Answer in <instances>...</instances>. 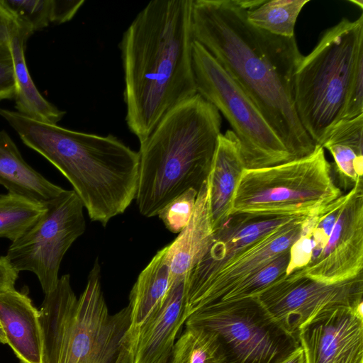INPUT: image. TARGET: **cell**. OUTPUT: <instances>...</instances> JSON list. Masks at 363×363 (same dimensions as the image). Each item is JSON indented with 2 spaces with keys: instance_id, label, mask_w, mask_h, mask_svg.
<instances>
[{
  "instance_id": "ba28073f",
  "label": "cell",
  "mask_w": 363,
  "mask_h": 363,
  "mask_svg": "<svg viewBox=\"0 0 363 363\" xmlns=\"http://www.w3.org/2000/svg\"><path fill=\"white\" fill-rule=\"evenodd\" d=\"M322 146L308 155L277 165L245 169L232 213L259 217L307 216L342 194Z\"/></svg>"
},
{
  "instance_id": "f546056e",
  "label": "cell",
  "mask_w": 363,
  "mask_h": 363,
  "mask_svg": "<svg viewBox=\"0 0 363 363\" xmlns=\"http://www.w3.org/2000/svg\"><path fill=\"white\" fill-rule=\"evenodd\" d=\"M362 114H363V56L359 59L356 66L342 119H352Z\"/></svg>"
},
{
  "instance_id": "9c48e42d",
  "label": "cell",
  "mask_w": 363,
  "mask_h": 363,
  "mask_svg": "<svg viewBox=\"0 0 363 363\" xmlns=\"http://www.w3.org/2000/svg\"><path fill=\"white\" fill-rule=\"evenodd\" d=\"M192 58L197 94L228 121L239 141L245 169L268 167L295 160L255 104L196 40Z\"/></svg>"
},
{
  "instance_id": "5bb4252c",
  "label": "cell",
  "mask_w": 363,
  "mask_h": 363,
  "mask_svg": "<svg viewBox=\"0 0 363 363\" xmlns=\"http://www.w3.org/2000/svg\"><path fill=\"white\" fill-rule=\"evenodd\" d=\"M296 337L306 363H363V305L326 308Z\"/></svg>"
},
{
  "instance_id": "83f0119b",
  "label": "cell",
  "mask_w": 363,
  "mask_h": 363,
  "mask_svg": "<svg viewBox=\"0 0 363 363\" xmlns=\"http://www.w3.org/2000/svg\"><path fill=\"white\" fill-rule=\"evenodd\" d=\"M289 258V250L230 290L217 302L258 296L276 282L286 277Z\"/></svg>"
},
{
  "instance_id": "44dd1931",
  "label": "cell",
  "mask_w": 363,
  "mask_h": 363,
  "mask_svg": "<svg viewBox=\"0 0 363 363\" xmlns=\"http://www.w3.org/2000/svg\"><path fill=\"white\" fill-rule=\"evenodd\" d=\"M333 158L340 189L347 191L363 175V114L339 121L321 145Z\"/></svg>"
},
{
  "instance_id": "ffe728a7",
  "label": "cell",
  "mask_w": 363,
  "mask_h": 363,
  "mask_svg": "<svg viewBox=\"0 0 363 363\" xmlns=\"http://www.w3.org/2000/svg\"><path fill=\"white\" fill-rule=\"evenodd\" d=\"M0 184L9 192L44 204L65 190L31 167L4 130L0 131Z\"/></svg>"
},
{
  "instance_id": "8fae6325",
  "label": "cell",
  "mask_w": 363,
  "mask_h": 363,
  "mask_svg": "<svg viewBox=\"0 0 363 363\" xmlns=\"http://www.w3.org/2000/svg\"><path fill=\"white\" fill-rule=\"evenodd\" d=\"M37 221L10 245L5 256L18 272L34 273L45 294L57 286L62 258L85 230L84 205L74 190H64L45 203Z\"/></svg>"
},
{
  "instance_id": "e0dca14e",
  "label": "cell",
  "mask_w": 363,
  "mask_h": 363,
  "mask_svg": "<svg viewBox=\"0 0 363 363\" xmlns=\"http://www.w3.org/2000/svg\"><path fill=\"white\" fill-rule=\"evenodd\" d=\"M213 238L207 179L198 192L189 222L179 235L164 247L172 284L187 279L192 269L207 253Z\"/></svg>"
},
{
  "instance_id": "2e32d148",
  "label": "cell",
  "mask_w": 363,
  "mask_h": 363,
  "mask_svg": "<svg viewBox=\"0 0 363 363\" xmlns=\"http://www.w3.org/2000/svg\"><path fill=\"white\" fill-rule=\"evenodd\" d=\"M186 280L172 284L163 301L138 328L133 363H159L170 357L177 336L186 320Z\"/></svg>"
},
{
  "instance_id": "7c38bea8",
  "label": "cell",
  "mask_w": 363,
  "mask_h": 363,
  "mask_svg": "<svg viewBox=\"0 0 363 363\" xmlns=\"http://www.w3.org/2000/svg\"><path fill=\"white\" fill-rule=\"evenodd\" d=\"M257 297L269 313L296 336L303 325L326 308L362 306L363 274L335 284L308 277H284Z\"/></svg>"
},
{
  "instance_id": "d4e9b609",
  "label": "cell",
  "mask_w": 363,
  "mask_h": 363,
  "mask_svg": "<svg viewBox=\"0 0 363 363\" xmlns=\"http://www.w3.org/2000/svg\"><path fill=\"white\" fill-rule=\"evenodd\" d=\"M169 363H225V357L213 333L201 327L185 325L172 347Z\"/></svg>"
},
{
  "instance_id": "484cf974",
  "label": "cell",
  "mask_w": 363,
  "mask_h": 363,
  "mask_svg": "<svg viewBox=\"0 0 363 363\" xmlns=\"http://www.w3.org/2000/svg\"><path fill=\"white\" fill-rule=\"evenodd\" d=\"M310 0H269L247 11V20L252 26L273 35L292 38L296 20Z\"/></svg>"
},
{
  "instance_id": "277c9868",
  "label": "cell",
  "mask_w": 363,
  "mask_h": 363,
  "mask_svg": "<svg viewBox=\"0 0 363 363\" xmlns=\"http://www.w3.org/2000/svg\"><path fill=\"white\" fill-rule=\"evenodd\" d=\"M220 113L199 94L160 121L140 144L136 201L146 217L207 180L221 133Z\"/></svg>"
},
{
  "instance_id": "74e56055",
  "label": "cell",
  "mask_w": 363,
  "mask_h": 363,
  "mask_svg": "<svg viewBox=\"0 0 363 363\" xmlns=\"http://www.w3.org/2000/svg\"><path fill=\"white\" fill-rule=\"evenodd\" d=\"M171 356V355H170ZM170 357L168 358H166L165 359L160 362L159 363H169Z\"/></svg>"
},
{
  "instance_id": "3957f363",
  "label": "cell",
  "mask_w": 363,
  "mask_h": 363,
  "mask_svg": "<svg viewBox=\"0 0 363 363\" xmlns=\"http://www.w3.org/2000/svg\"><path fill=\"white\" fill-rule=\"evenodd\" d=\"M0 116L67 179L91 220L106 226L135 198L139 153L116 136L74 131L1 108Z\"/></svg>"
},
{
  "instance_id": "4316f807",
  "label": "cell",
  "mask_w": 363,
  "mask_h": 363,
  "mask_svg": "<svg viewBox=\"0 0 363 363\" xmlns=\"http://www.w3.org/2000/svg\"><path fill=\"white\" fill-rule=\"evenodd\" d=\"M45 204L12 192L0 195V238L13 242L44 213Z\"/></svg>"
},
{
  "instance_id": "836d02e7",
  "label": "cell",
  "mask_w": 363,
  "mask_h": 363,
  "mask_svg": "<svg viewBox=\"0 0 363 363\" xmlns=\"http://www.w3.org/2000/svg\"><path fill=\"white\" fill-rule=\"evenodd\" d=\"M281 363H306V359L303 351L299 346Z\"/></svg>"
},
{
  "instance_id": "4fadbf2b",
  "label": "cell",
  "mask_w": 363,
  "mask_h": 363,
  "mask_svg": "<svg viewBox=\"0 0 363 363\" xmlns=\"http://www.w3.org/2000/svg\"><path fill=\"white\" fill-rule=\"evenodd\" d=\"M301 216L266 234L228 259L194 290L184 294L186 319L197 311L218 301L276 258L289 251L298 239Z\"/></svg>"
},
{
  "instance_id": "5b68a950",
  "label": "cell",
  "mask_w": 363,
  "mask_h": 363,
  "mask_svg": "<svg viewBox=\"0 0 363 363\" xmlns=\"http://www.w3.org/2000/svg\"><path fill=\"white\" fill-rule=\"evenodd\" d=\"M100 272L96 259L78 298L68 274L45 295L39 311L43 363H133L135 335L128 333L130 308L109 313Z\"/></svg>"
},
{
  "instance_id": "e575fe53",
  "label": "cell",
  "mask_w": 363,
  "mask_h": 363,
  "mask_svg": "<svg viewBox=\"0 0 363 363\" xmlns=\"http://www.w3.org/2000/svg\"><path fill=\"white\" fill-rule=\"evenodd\" d=\"M265 0H235L236 3L246 11H250L261 5Z\"/></svg>"
},
{
  "instance_id": "f1b7e54d",
  "label": "cell",
  "mask_w": 363,
  "mask_h": 363,
  "mask_svg": "<svg viewBox=\"0 0 363 363\" xmlns=\"http://www.w3.org/2000/svg\"><path fill=\"white\" fill-rule=\"evenodd\" d=\"M198 191L189 189L168 203L157 215L172 233H179L189 222Z\"/></svg>"
},
{
  "instance_id": "9a60e30c",
  "label": "cell",
  "mask_w": 363,
  "mask_h": 363,
  "mask_svg": "<svg viewBox=\"0 0 363 363\" xmlns=\"http://www.w3.org/2000/svg\"><path fill=\"white\" fill-rule=\"evenodd\" d=\"M301 216L259 217L232 213L214 230L213 242L206 255L189 274L184 294L204 282L228 259L273 230Z\"/></svg>"
},
{
  "instance_id": "7a4b0ae2",
  "label": "cell",
  "mask_w": 363,
  "mask_h": 363,
  "mask_svg": "<svg viewBox=\"0 0 363 363\" xmlns=\"http://www.w3.org/2000/svg\"><path fill=\"white\" fill-rule=\"evenodd\" d=\"M194 0H154L123 33L120 49L128 127L144 143L170 111L197 94Z\"/></svg>"
},
{
  "instance_id": "ac0fdd59",
  "label": "cell",
  "mask_w": 363,
  "mask_h": 363,
  "mask_svg": "<svg viewBox=\"0 0 363 363\" xmlns=\"http://www.w3.org/2000/svg\"><path fill=\"white\" fill-rule=\"evenodd\" d=\"M0 324L6 343L23 363H43V340L39 311L25 294L0 292Z\"/></svg>"
},
{
  "instance_id": "6da1fadb",
  "label": "cell",
  "mask_w": 363,
  "mask_h": 363,
  "mask_svg": "<svg viewBox=\"0 0 363 363\" xmlns=\"http://www.w3.org/2000/svg\"><path fill=\"white\" fill-rule=\"evenodd\" d=\"M235 0H194L192 30L255 104L295 160L315 144L299 120L295 74L303 55L296 38L273 35L250 24Z\"/></svg>"
},
{
  "instance_id": "4dcf8cb0",
  "label": "cell",
  "mask_w": 363,
  "mask_h": 363,
  "mask_svg": "<svg viewBox=\"0 0 363 363\" xmlns=\"http://www.w3.org/2000/svg\"><path fill=\"white\" fill-rule=\"evenodd\" d=\"M16 80L9 45H0V100L14 98Z\"/></svg>"
},
{
  "instance_id": "52a82bcc",
  "label": "cell",
  "mask_w": 363,
  "mask_h": 363,
  "mask_svg": "<svg viewBox=\"0 0 363 363\" xmlns=\"http://www.w3.org/2000/svg\"><path fill=\"white\" fill-rule=\"evenodd\" d=\"M286 278L335 284L363 269V179L303 219L289 250Z\"/></svg>"
},
{
  "instance_id": "7402d4cb",
  "label": "cell",
  "mask_w": 363,
  "mask_h": 363,
  "mask_svg": "<svg viewBox=\"0 0 363 363\" xmlns=\"http://www.w3.org/2000/svg\"><path fill=\"white\" fill-rule=\"evenodd\" d=\"M32 34L30 30L19 26L9 43L16 80V108L18 113L30 119L57 124L63 118L65 112L40 94L26 65L25 48Z\"/></svg>"
},
{
  "instance_id": "603a6c76",
  "label": "cell",
  "mask_w": 363,
  "mask_h": 363,
  "mask_svg": "<svg viewBox=\"0 0 363 363\" xmlns=\"http://www.w3.org/2000/svg\"><path fill=\"white\" fill-rule=\"evenodd\" d=\"M172 285L170 269L162 248L140 273L130 291V334L136 335L140 326L163 301Z\"/></svg>"
},
{
  "instance_id": "d6986e66",
  "label": "cell",
  "mask_w": 363,
  "mask_h": 363,
  "mask_svg": "<svg viewBox=\"0 0 363 363\" xmlns=\"http://www.w3.org/2000/svg\"><path fill=\"white\" fill-rule=\"evenodd\" d=\"M245 169L233 130L220 133L208 177L211 223L217 229L231 214L235 191Z\"/></svg>"
},
{
  "instance_id": "30bf717a",
  "label": "cell",
  "mask_w": 363,
  "mask_h": 363,
  "mask_svg": "<svg viewBox=\"0 0 363 363\" xmlns=\"http://www.w3.org/2000/svg\"><path fill=\"white\" fill-rule=\"evenodd\" d=\"M185 325L213 333L225 363H281L300 346L257 296L210 304L191 314Z\"/></svg>"
},
{
  "instance_id": "cb8c5ba5",
  "label": "cell",
  "mask_w": 363,
  "mask_h": 363,
  "mask_svg": "<svg viewBox=\"0 0 363 363\" xmlns=\"http://www.w3.org/2000/svg\"><path fill=\"white\" fill-rule=\"evenodd\" d=\"M16 23L32 33L71 20L84 0H1Z\"/></svg>"
},
{
  "instance_id": "8d00e7d4",
  "label": "cell",
  "mask_w": 363,
  "mask_h": 363,
  "mask_svg": "<svg viewBox=\"0 0 363 363\" xmlns=\"http://www.w3.org/2000/svg\"><path fill=\"white\" fill-rule=\"evenodd\" d=\"M349 2H351V3H354L356 5H357V6H359L361 9H363V1L362 0H349L348 1Z\"/></svg>"
},
{
  "instance_id": "d590c367",
  "label": "cell",
  "mask_w": 363,
  "mask_h": 363,
  "mask_svg": "<svg viewBox=\"0 0 363 363\" xmlns=\"http://www.w3.org/2000/svg\"><path fill=\"white\" fill-rule=\"evenodd\" d=\"M0 342L4 344L6 343V339L4 333L3 331V329L1 326V324H0Z\"/></svg>"
},
{
  "instance_id": "1f68e13d",
  "label": "cell",
  "mask_w": 363,
  "mask_h": 363,
  "mask_svg": "<svg viewBox=\"0 0 363 363\" xmlns=\"http://www.w3.org/2000/svg\"><path fill=\"white\" fill-rule=\"evenodd\" d=\"M18 24L0 0V45H9Z\"/></svg>"
},
{
  "instance_id": "d6a6232c",
  "label": "cell",
  "mask_w": 363,
  "mask_h": 363,
  "mask_svg": "<svg viewBox=\"0 0 363 363\" xmlns=\"http://www.w3.org/2000/svg\"><path fill=\"white\" fill-rule=\"evenodd\" d=\"M18 272L9 263L5 256L0 257V292L14 289Z\"/></svg>"
},
{
  "instance_id": "8992f818",
  "label": "cell",
  "mask_w": 363,
  "mask_h": 363,
  "mask_svg": "<svg viewBox=\"0 0 363 363\" xmlns=\"http://www.w3.org/2000/svg\"><path fill=\"white\" fill-rule=\"evenodd\" d=\"M363 56V14L326 29L303 56L295 74L294 102L302 126L321 146L342 119L359 59Z\"/></svg>"
}]
</instances>
